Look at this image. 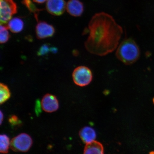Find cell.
<instances>
[{
    "label": "cell",
    "instance_id": "6da1fadb",
    "mask_svg": "<svg viewBox=\"0 0 154 154\" xmlns=\"http://www.w3.org/2000/svg\"><path fill=\"white\" fill-rule=\"evenodd\" d=\"M88 36L85 46L93 54L104 56L118 47L123 31L111 15L104 12L96 13L88 25Z\"/></svg>",
    "mask_w": 154,
    "mask_h": 154
},
{
    "label": "cell",
    "instance_id": "7a4b0ae2",
    "mask_svg": "<svg viewBox=\"0 0 154 154\" xmlns=\"http://www.w3.org/2000/svg\"><path fill=\"white\" fill-rule=\"evenodd\" d=\"M140 50L137 44L132 38H126L117 48L116 55L125 65H130L139 59Z\"/></svg>",
    "mask_w": 154,
    "mask_h": 154
},
{
    "label": "cell",
    "instance_id": "3957f363",
    "mask_svg": "<svg viewBox=\"0 0 154 154\" xmlns=\"http://www.w3.org/2000/svg\"><path fill=\"white\" fill-rule=\"evenodd\" d=\"M73 81L76 85L85 86L88 85L92 79V73L88 67L82 66H78L73 71Z\"/></svg>",
    "mask_w": 154,
    "mask_h": 154
},
{
    "label": "cell",
    "instance_id": "277c9868",
    "mask_svg": "<svg viewBox=\"0 0 154 154\" xmlns=\"http://www.w3.org/2000/svg\"><path fill=\"white\" fill-rule=\"evenodd\" d=\"M32 140L27 134L22 133L12 138L10 142V147L13 151L26 152L32 147Z\"/></svg>",
    "mask_w": 154,
    "mask_h": 154
},
{
    "label": "cell",
    "instance_id": "5b68a950",
    "mask_svg": "<svg viewBox=\"0 0 154 154\" xmlns=\"http://www.w3.org/2000/svg\"><path fill=\"white\" fill-rule=\"evenodd\" d=\"M0 22L5 24L17 12L16 3L13 0H0Z\"/></svg>",
    "mask_w": 154,
    "mask_h": 154
},
{
    "label": "cell",
    "instance_id": "8992f818",
    "mask_svg": "<svg viewBox=\"0 0 154 154\" xmlns=\"http://www.w3.org/2000/svg\"><path fill=\"white\" fill-rule=\"evenodd\" d=\"M66 6L64 0H48L46 8L50 14L59 16L64 12Z\"/></svg>",
    "mask_w": 154,
    "mask_h": 154
},
{
    "label": "cell",
    "instance_id": "52a82bcc",
    "mask_svg": "<svg viewBox=\"0 0 154 154\" xmlns=\"http://www.w3.org/2000/svg\"><path fill=\"white\" fill-rule=\"evenodd\" d=\"M41 106L42 109L46 112H53L58 109L59 101L54 95L51 94H47L42 98Z\"/></svg>",
    "mask_w": 154,
    "mask_h": 154
},
{
    "label": "cell",
    "instance_id": "ba28073f",
    "mask_svg": "<svg viewBox=\"0 0 154 154\" xmlns=\"http://www.w3.org/2000/svg\"><path fill=\"white\" fill-rule=\"evenodd\" d=\"M35 30L36 37L39 39L51 37L55 32V29L52 25L43 21L38 23Z\"/></svg>",
    "mask_w": 154,
    "mask_h": 154
},
{
    "label": "cell",
    "instance_id": "9c48e42d",
    "mask_svg": "<svg viewBox=\"0 0 154 154\" xmlns=\"http://www.w3.org/2000/svg\"><path fill=\"white\" fill-rule=\"evenodd\" d=\"M67 12L73 17L81 15L84 11L83 4L79 0H69L66 3Z\"/></svg>",
    "mask_w": 154,
    "mask_h": 154
},
{
    "label": "cell",
    "instance_id": "30bf717a",
    "mask_svg": "<svg viewBox=\"0 0 154 154\" xmlns=\"http://www.w3.org/2000/svg\"><path fill=\"white\" fill-rule=\"evenodd\" d=\"M79 134L82 141L86 144L95 140L96 137L95 130L91 127L88 126L82 128Z\"/></svg>",
    "mask_w": 154,
    "mask_h": 154
},
{
    "label": "cell",
    "instance_id": "8fae6325",
    "mask_svg": "<svg viewBox=\"0 0 154 154\" xmlns=\"http://www.w3.org/2000/svg\"><path fill=\"white\" fill-rule=\"evenodd\" d=\"M104 149L102 144L95 140L87 143L84 149V154H103Z\"/></svg>",
    "mask_w": 154,
    "mask_h": 154
},
{
    "label": "cell",
    "instance_id": "7c38bea8",
    "mask_svg": "<svg viewBox=\"0 0 154 154\" xmlns=\"http://www.w3.org/2000/svg\"><path fill=\"white\" fill-rule=\"evenodd\" d=\"M24 23L22 19L15 17L11 19L7 25V27L13 33H17L23 30Z\"/></svg>",
    "mask_w": 154,
    "mask_h": 154
},
{
    "label": "cell",
    "instance_id": "4fadbf2b",
    "mask_svg": "<svg viewBox=\"0 0 154 154\" xmlns=\"http://www.w3.org/2000/svg\"><path fill=\"white\" fill-rule=\"evenodd\" d=\"M11 96L10 91L8 87L1 83L0 84V103L3 104L9 99Z\"/></svg>",
    "mask_w": 154,
    "mask_h": 154
},
{
    "label": "cell",
    "instance_id": "5bb4252c",
    "mask_svg": "<svg viewBox=\"0 0 154 154\" xmlns=\"http://www.w3.org/2000/svg\"><path fill=\"white\" fill-rule=\"evenodd\" d=\"M10 142L8 136L6 134H1L0 136V152L2 153L8 152Z\"/></svg>",
    "mask_w": 154,
    "mask_h": 154
},
{
    "label": "cell",
    "instance_id": "9a60e30c",
    "mask_svg": "<svg viewBox=\"0 0 154 154\" xmlns=\"http://www.w3.org/2000/svg\"><path fill=\"white\" fill-rule=\"evenodd\" d=\"M22 3L31 12L34 13L36 19L38 20V13L42 9L38 8L32 0H23Z\"/></svg>",
    "mask_w": 154,
    "mask_h": 154
},
{
    "label": "cell",
    "instance_id": "2e32d148",
    "mask_svg": "<svg viewBox=\"0 0 154 154\" xmlns=\"http://www.w3.org/2000/svg\"><path fill=\"white\" fill-rule=\"evenodd\" d=\"M7 26L1 24L0 26V43L3 44L6 43L9 40L10 35Z\"/></svg>",
    "mask_w": 154,
    "mask_h": 154
},
{
    "label": "cell",
    "instance_id": "e0dca14e",
    "mask_svg": "<svg viewBox=\"0 0 154 154\" xmlns=\"http://www.w3.org/2000/svg\"><path fill=\"white\" fill-rule=\"evenodd\" d=\"M51 48L50 47L49 44H45L41 46L37 52V55L38 56L45 55L51 51Z\"/></svg>",
    "mask_w": 154,
    "mask_h": 154
},
{
    "label": "cell",
    "instance_id": "ac0fdd59",
    "mask_svg": "<svg viewBox=\"0 0 154 154\" xmlns=\"http://www.w3.org/2000/svg\"><path fill=\"white\" fill-rule=\"evenodd\" d=\"M9 122L12 126H15L20 124V121L16 116L13 115L9 117Z\"/></svg>",
    "mask_w": 154,
    "mask_h": 154
},
{
    "label": "cell",
    "instance_id": "d6986e66",
    "mask_svg": "<svg viewBox=\"0 0 154 154\" xmlns=\"http://www.w3.org/2000/svg\"><path fill=\"white\" fill-rule=\"evenodd\" d=\"M48 0H32L34 2L38 3V4H42L47 2Z\"/></svg>",
    "mask_w": 154,
    "mask_h": 154
},
{
    "label": "cell",
    "instance_id": "ffe728a7",
    "mask_svg": "<svg viewBox=\"0 0 154 154\" xmlns=\"http://www.w3.org/2000/svg\"><path fill=\"white\" fill-rule=\"evenodd\" d=\"M0 112H1V114H0V115H1V122H0V123H1V125L3 120V114L1 111Z\"/></svg>",
    "mask_w": 154,
    "mask_h": 154
},
{
    "label": "cell",
    "instance_id": "44dd1931",
    "mask_svg": "<svg viewBox=\"0 0 154 154\" xmlns=\"http://www.w3.org/2000/svg\"><path fill=\"white\" fill-rule=\"evenodd\" d=\"M153 102L154 103V98H153Z\"/></svg>",
    "mask_w": 154,
    "mask_h": 154
}]
</instances>
